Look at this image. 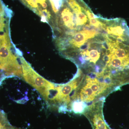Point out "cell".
Instances as JSON below:
<instances>
[{"label": "cell", "instance_id": "obj_1", "mask_svg": "<svg viewBox=\"0 0 129 129\" xmlns=\"http://www.w3.org/2000/svg\"><path fill=\"white\" fill-rule=\"evenodd\" d=\"M20 58L24 79L36 89L47 101H54L57 94V86L36 73L22 56Z\"/></svg>", "mask_w": 129, "mask_h": 129}, {"label": "cell", "instance_id": "obj_7", "mask_svg": "<svg viewBox=\"0 0 129 129\" xmlns=\"http://www.w3.org/2000/svg\"><path fill=\"white\" fill-rule=\"evenodd\" d=\"M84 106L82 103L75 102L72 105V109L74 112L76 113L82 112L84 111Z\"/></svg>", "mask_w": 129, "mask_h": 129}, {"label": "cell", "instance_id": "obj_5", "mask_svg": "<svg viewBox=\"0 0 129 129\" xmlns=\"http://www.w3.org/2000/svg\"><path fill=\"white\" fill-rule=\"evenodd\" d=\"M85 13V12L81 11L76 14V26L83 25L86 23L88 18Z\"/></svg>", "mask_w": 129, "mask_h": 129}, {"label": "cell", "instance_id": "obj_2", "mask_svg": "<svg viewBox=\"0 0 129 129\" xmlns=\"http://www.w3.org/2000/svg\"><path fill=\"white\" fill-rule=\"evenodd\" d=\"M58 12L60 13V24H63V25L70 30L75 29L76 15L70 7L66 0H64Z\"/></svg>", "mask_w": 129, "mask_h": 129}, {"label": "cell", "instance_id": "obj_6", "mask_svg": "<svg viewBox=\"0 0 129 129\" xmlns=\"http://www.w3.org/2000/svg\"><path fill=\"white\" fill-rule=\"evenodd\" d=\"M89 56L90 58V61L95 63L100 57V53L96 50L92 49L90 51Z\"/></svg>", "mask_w": 129, "mask_h": 129}, {"label": "cell", "instance_id": "obj_4", "mask_svg": "<svg viewBox=\"0 0 129 129\" xmlns=\"http://www.w3.org/2000/svg\"><path fill=\"white\" fill-rule=\"evenodd\" d=\"M95 95V94L87 84L81 90L80 93L81 98L83 101L89 102L92 101L94 99Z\"/></svg>", "mask_w": 129, "mask_h": 129}, {"label": "cell", "instance_id": "obj_11", "mask_svg": "<svg viewBox=\"0 0 129 129\" xmlns=\"http://www.w3.org/2000/svg\"><path fill=\"white\" fill-rule=\"evenodd\" d=\"M7 129H21L20 128H15V127H10L9 128Z\"/></svg>", "mask_w": 129, "mask_h": 129}, {"label": "cell", "instance_id": "obj_3", "mask_svg": "<svg viewBox=\"0 0 129 129\" xmlns=\"http://www.w3.org/2000/svg\"><path fill=\"white\" fill-rule=\"evenodd\" d=\"M76 86L77 81L74 80L62 86H57V93L54 102L68 101L69 96L76 88Z\"/></svg>", "mask_w": 129, "mask_h": 129}, {"label": "cell", "instance_id": "obj_9", "mask_svg": "<svg viewBox=\"0 0 129 129\" xmlns=\"http://www.w3.org/2000/svg\"><path fill=\"white\" fill-rule=\"evenodd\" d=\"M102 47L103 49H106L108 51H111V48L110 44L108 41L106 40L103 41L102 43Z\"/></svg>", "mask_w": 129, "mask_h": 129}, {"label": "cell", "instance_id": "obj_10", "mask_svg": "<svg viewBox=\"0 0 129 129\" xmlns=\"http://www.w3.org/2000/svg\"><path fill=\"white\" fill-rule=\"evenodd\" d=\"M90 44L89 43H86L84 44L83 45L81 46L80 47V51H84L86 50H88V49L89 48Z\"/></svg>", "mask_w": 129, "mask_h": 129}, {"label": "cell", "instance_id": "obj_8", "mask_svg": "<svg viewBox=\"0 0 129 129\" xmlns=\"http://www.w3.org/2000/svg\"><path fill=\"white\" fill-rule=\"evenodd\" d=\"M90 23L91 25H93L97 28L102 27V25L101 23L97 19L94 18L89 19Z\"/></svg>", "mask_w": 129, "mask_h": 129}]
</instances>
